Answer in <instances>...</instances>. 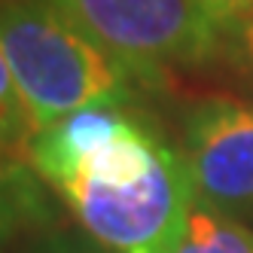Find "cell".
Masks as SVG:
<instances>
[{
	"label": "cell",
	"mask_w": 253,
	"mask_h": 253,
	"mask_svg": "<svg viewBox=\"0 0 253 253\" xmlns=\"http://www.w3.org/2000/svg\"><path fill=\"white\" fill-rule=\"evenodd\" d=\"M180 153L195 198L232 216H253V104L213 95L189 104Z\"/></svg>",
	"instance_id": "cell-4"
},
{
	"label": "cell",
	"mask_w": 253,
	"mask_h": 253,
	"mask_svg": "<svg viewBox=\"0 0 253 253\" xmlns=\"http://www.w3.org/2000/svg\"><path fill=\"white\" fill-rule=\"evenodd\" d=\"M22 253H113L92 241L88 235H74V232H61V229H49L40 232L22 247Z\"/></svg>",
	"instance_id": "cell-9"
},
{
	"label": "cell",
	"mask_w": 253,
	"mask_h": 253,
	"mask_svg": "<svg viewBox=\"0 0 253 253\" xmlns=\"http://www.w3.org/2000/svg\"><path fill=\"white\" fill-rule=\"evenodd\" d=\"M0 40L34 134L77 110L131 107L140 92H150L55 0H0Z\"/></svg>",
	"instance_id": "cell-1"
},
{
	"label": "cell",
	"mask_w": 253,
	"mask_h": 253,
	"mask_svg": "<svg viewBox=\"0 0 253 253\" xmlns=\"http://www.w3.org/2000/svg\"><path fill=\"white\" fill-rule=\"evenodd\" d=\"M88 40L156 88L168 67L205 64L223 49V22L205 0H55Z\"/></svg>",
	"instance_id": "cell-2"
},
{
	"label": "cell",
	"mask_w": 253,
	"mask_h": 253,
	"mask_svg": "<svg viewBox=\"0 0 253 253\" xmlns=\"http://www.w3.org/2000/svg\"><path fill=\"white\" fill-rule=\"evenodd\" d=\"M174 253H253V229L195 198Z\"/></svg>",
	"instance_id": "cell-6"
},
{
	"label": "cell",
	"mask_w": 253,
	"mask_h": 253,
	"mask_svg": "<svg viewBox=\"0 0 253 253\" xmlns=\"http://www.w3.org/2000/svg\"><path fill=\"white\" fill-rule=\"evenodd\" d=\"M31 119L25 110V101L19 95V85H15L12 67L6 61V49L0 40V153H12L31 143Z\"/></svg>",
	"instance_id": "cell-7"
},
{
	"label": "cell",
	"mask_w": 253,
	"mask_h": 253,
	"mask_svg": "<svg viewBox=\"0 0 253 253\" xmlns=\"http://www.w3.org/2000/svg\"><path fill=\"white\" fill-rule=\"evenodd\" d=\"M83 235L113 253H174L195 189L180 147H165L159 165L128 186H95L74 180L61 189Z\"/></svg>",
	"instance_id": "cell-3"
},
{
	"label": "cell",
	"mask_w": 253,
	"mask_h": 253,
	"mask_svg": "<svg viewBox=\"0 0 253 253\" xmlns=\"http://www.w3.org/2000/svg\"><path fill=\"white\" fill-rule=\"evenodd\" d=\"M205 6L226 25V22H232V19H238L241 12L253 9V0H205Z\"/></svg>",
	"instance_id": "cell-10"
},
{
	"label": "cell",
	"mask_w": 253,
	"mask_h": 253,
	"mask_svg": "<svg viewBox=\"0 0 253 253\" xmlns=\"http://www.w3.org/2000/svg\"><path fill=\"white\" fill-rule=\"evenodd\" d=\"M223 49L247 77H253V9L223 25Z\"/></svg>",
	"instance_id": "cell-8"
},
{
	"label": "cell",
	"mask_w": 253,
	"mask_h": 253,
	"mask_svg": "<svg viewBox=\"0 0 253 253\" xmlns=\"http://www.w3.org/2000/svg\"><path fill=\"white\" fill-rule=\"evenodd\" d=\"M52 229V208L43 186L28 168L3 162L0 165V253L22 238Z\"/></svg>",
	"instance_id": "cell-5"
}]
</instances>
